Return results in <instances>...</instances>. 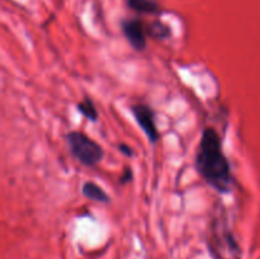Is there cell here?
<instances>
[{"mask_svg":"<svg viewBox=\"0 0 260 259\" xmlns=\"http://www.w3.org/2000/svg\"><path fill=\"white\" fill-rule=\"evenodd\" d=\"M118 150L121 154H123L124 156H127V157H131L135 155L134 149H132L131 146H128L127 144H124V142H122V144L118 145Z\"/></svg>","mask_w":260,"mask_h":259,"instance_id":"cell-9","label":"cell"},{"mask_svg":"<svg viewBox=\"0 0 260 259\" xmlns=\"http://www.w3.org/2000/svg\"><path fill=\"white\" fill-rule=\"evenodd\" d=\"M76 108H78V111L80 112L81 116L85 117V118L89 119V121L91 122L98 121L99 113L95 104H94L93 99L90 98L83 99V101H80L78 104H76Z\"/></svg>","mask_w":260,"mask_h":259,"instance_id":"cell-6","label":"cell"},{"mask_svg":"<svg viewBox=\"0 0 260 259\" xmlns=\"http://www.w3.org/2000/svg\"><path fill=\"white\" fill-rule=\"evenodd\" d=\"M71 155L84 167H95L103 160L104 150L95 140L81 131H70L66 134Z\"/></svg>","mask_w":260,"mask_h":259,"instance_id":"cell-2","label":"cell"},{"mask_svg":"<svg viewBox=\"0 0 260 259\" xmlns=\"http://www.w3.org/2000/svg\"><path fill=\"white\" fill-rule=\"evenodd\" d=\"M170 35H172L170 28L167 24H164V23L159 22V20L150 24L149 28H147V36L156 38V40H165V38L170 37Z\"/></svg>","mask_w":260,"mask_h":259,"instance_id":"cell-8","label":"cell"},{"mask_svg":"<svg viewBox=\"0 0 260 259\" xmlns=\"http://www.w3.org/2000/svg\"><path fill=\"white\" fill-rule=\"evenodd\" d=\"M194 168L201 178L218 193L233 192L235 184L233 169L223 152L222 139L213 127L207 126L202 131L196 151Z\"/></svg>","mask_w":260,"mask_h":259,"instance_id":"cell-1","label":"cell"},{"mask_svg":"<svg viewBox=\"0 0 260 259\" xmlns=\"http://www.w3.org/2000/svg\"><path fill=\"white\" fill-rule=\"evenodd\" d=\"M122 32L134 50L139 51V52L145 51L149 36H147V28H145L142 20L136 19V18L124 19L122 22Z\"/></svg>","mask_w":260,"mask_h":259,"instance_id":"cell-4","label":"cell"},{"mask_svg":"<svg viewBox=\"0 0 260 259\" xmlns=\"http://www.w3.org/2000/svg\"><path fill=\"white\" fill-rule=\"evenodd\" d=\"M81 193H83L84 197L88 198V200L90 201H95V202L99 203L111 202V197H109L108 193L94 182L84 183L83 187H81Z\"/></svg>","mask_w":260,"mask_h":259,"instance_id":"cell-5","label":"cell"},{"mask_svg":"<svg viewBox=\"0 0 260 259\" xmlns=\"http://www.w3.org/2000/svg\"><path fill=\"white\" fill-rule=\"evenodd\" d=\"M131 112L134 114L135 119H136L137 124L144 131V134L146 135L149 141L151 144H156L160 134L157 131L156 117H155L154 109L149 104L136 103L131 107Z\"/></svg>","mask_w":260,"mask_h":259,"instance_id":"cell-3","label":"cell"},{"mask_svg":"<svg viewBox=\"0 0 260 259\" xmlns=\"http://www.w3.org/2000/svg\"><path fill=\"white\" fill-rule=\"evenodd\" d=\"M128 5L131 9L139 13L152 14V13L159 12V5L156 0H128Z\"/></svg>","mask_w":260,"mask_h":259,"instance_id":"cell-7","label":"cell"},{"mask_svg":"<svg viewBox=\"0 0 260 259\" xmlns=\"http://www.w3.org/2000/svg\"><path fill=\"white\" fill-rule=\"evenodd\" d=\"M132 178H134V174H132V170L129 169L128 167H127L126 169L123 170V174H122V177H121V183H122V184H126V183L131 182Z\"/></svg>","mask_w":260,"mask_h":259,"instance_id":"cell-10","label":"cell"}]
</instances>
